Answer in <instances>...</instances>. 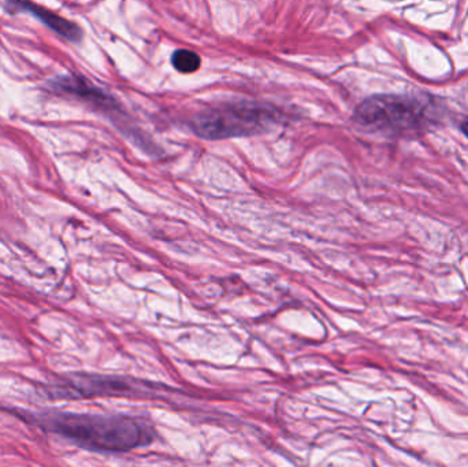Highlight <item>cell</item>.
Returning <instances> with one entry per match:
<instances>
[{"label":"cell","mask_w":468,"mask_h":467,"mask_svg":"<svg viewBox=\"0 0 468 467\" xmlns=\"http://www.w3.org/2000/svg\"><path fill=\"white\" fill-rule=\"evenodd\" d=\"M19 421L48 435L59 436L80 449L120 454L153 443L155 435L144 422L120 414L7 409Z\"/></svg>","instance_id":"6da1fadb"},{"label":"cell","mask_w":468,"mask_h":467,"mask_svg":"<svg viewBox=\"0 0 468 467\" xmlns=\"http://www.w3.org/2000/svg\"><path fill=\"white\" fill-rule=\"evenodd\" d=\"M425 96L374 95L355 109L354 122L366 131L385 136H415L433 121Z\"/></svg>","instance_id":"7a4b0ae2"},{"label":"cell","mask_w":468,"mask_h":467,"mask_svg":"<svg viewBox=\"0 0 468 467\" xmlns=\"http://www.w3.org/2000/svg\"><path fill=\"white\" fill-rule=\"evenodd\" d=\"M280 117L278 110L270 104L239 101L205 110L191 125L202 139L225 140L264 133L280 122Z\"/></svg>","instance_id":"3957f363"},{"label":"cell","mask_w":468,"mask_h":467,"mask_svg":"<svg viewBox=\"0 0 468 467\" xmlns=\"http://www.w3.org/2000/svg\"><path fill=\"white\" fill-rule=\"evenodd\" d=\"M140 391L137 384L118 376L68 373L43 384L40 394L49 400H81L99 397H128Z\"/></svg>","instance_id":"277c9868"},{"label":"cell","mask_w":468,"mask_h":467,"mask_svg":"<svg viewBox=\"0 0 468 467\" xmlns=\"http://www.w3.org/2000/svg\"><path fill=\"white\" fill-rule=\"evenodd\" d=\"M5 2L13 5L14 8H18V10L29 11L38 21L43 22L46 27L54 30L58 35L62 36L66 40L71 41V43L81 41V27L74 24V22L58 16L54 11L41 7V5H36V3L30 2V0H5Z\"/></svg>","instance_id":"5b68a950"},{"label":"cell","mask_w":468,"mask_h":467,"mask_svg":"<svg viewBox=\"0 0 468 467\" xmlns=\"http://www.w3.org/2000/svg\"><path fill=\"white\" fill-rule=\"evenodd\" d=\"M52 87L57 88L58 90L62 92L70 93L76 98L82 99L88 103L93 104L98 109L117 110L118 104L115 99H112L109 93L101 90V88L95 87L92 82L85 80L84 77L71 76L62 77L52 84Z\"/></svg>","instance_id":"8992f818"},{"label":"cell","mask_w":468,"mask_h":467,"mask_svg":"<svg viewBox=\"0 0 468 467\" xmlns=\"http://www.w3.org/2000/svg\"><path fill=\"white\" fill-rule=\"evenodd\" d=\"M172 63L180 73H194L202 65V59L197 52L181 48L172 55Z\"/></svg>","instance_id":"52a82bcc"},{"label":"cell","mask_w":468,"mask_h":467,"mask_svg":"<svg viewBox=\"0 0 468 467\" xmlns=\"http://www.w3.org/2000/svg\"><path fill=\"white\" fill-rule=\"evenodd\" d=\"M461 128L462 132H463V133L468 137V117L463 121V122H462Z\"/></svg>","instance_id":"ba28073f"}]
</instances>
